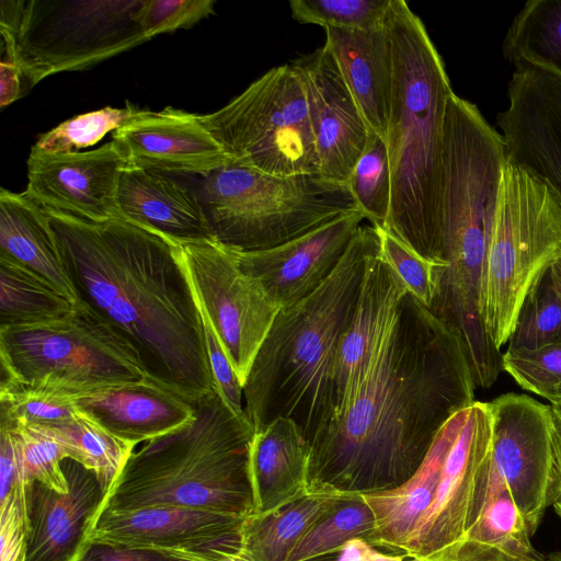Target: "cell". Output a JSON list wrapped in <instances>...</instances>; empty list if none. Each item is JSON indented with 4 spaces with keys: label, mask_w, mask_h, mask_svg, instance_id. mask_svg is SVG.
<instances>
[{
    "label": "cell",
    "mask_w": 561,
    "mask_h": 561,
    "mask_svg": "<svg viewBox=\"0 0 561 561\" xmlns=\"http://www.w3.org/2000/svg\"><path fill=\"white\" fill-rule=\"evenodd\" d=\"M194 404L192 421L131 453L102 510L183 507L238 517L254 513L252 425L216 390Z\"/></svg>",
    "instance_id": "5b68a950"
},
{
    "label": "cell",
    "mask_w": 561,
    "mask_h": 561,
    "mask_svg": "<svg viewBox=\"0 0 561 561\" xmlns=\"http://www.w3.org/2000/svg\"><path fill=\"white\" fill-rule=\"evenodd\" d=\"M144 0H1L7 60L28 88L59 72L90 68L150 38L138 19Z\"/></svg>",
    "instance_id": "9c48e42d"
},
{
    "label": "cell",
    "mask_w": 561,
    "mask_h": 561,
    "mask_svg": "<svg viewBox=\"0 0 561 561\" xmlns=\"http://www.w3.org/2000/svg\"><path fill=\"white\" fill-rule=\"evenodd\" d=\"M374 227L379 237L381 256L404 283L410 295L430 308L440 272L446 265L426 260L383 227Z\"/></svg>",
    "instance_id": "60d3db41"
},
{
    "label": "cell",
    "mask_w": 561,
    "mask_h": 561,
    "mask_svg": "<svg viewBox=\"0 0 561 561\" xmlns=\"http://www.w3.org/2000/svg\"><path fill=\"white\" fill-rule=\"evenodd\" d=\"M341 496L308 493L273 511L247 516L240 553L249 561H287L311 524Z\"/></svg>",
    "instance_id": "83f0119b"
},
{
    "label": "cell",
    "mask_w": 561,
    "mask_h": 561,
    "mask_svg": "<svg viewBox=\"0 0 561 561\" xmlns=\"http://www.w3.org/2000/svg\"><path fill=\"white\" fill-rule=\"evenodd\" d=\"M545 561H561V552L551 553Z\"/></svg>",
    "instance_id": "11a10c76"
},
{
    "label": "cell",
    "mask_w": 561,
    "mask_h": 561,
    "mask_svg": "<svg viewBox=\"0 0 561 561\" xmlns=\"http://www.w3.org/2000/svg\"><path fill=\"white\" fill-rule=\"evenodd\" d=\"M20 485L25 484L14 439L9 427L0 424V504L4 503Z\"/></svg>",
    "instance_id": "bcb514c9"
},
{
    "label": "cell",
    "mask_w": 561,
    "mask_h": 561,
    "mask_svg": "<svg viewBox=\"0 0 561 561\" xmlns=\"http://www.w3.org/2000/svg\"><path fill=\"white\" fill-rule=\"evenodd\" d=\"M404 554L385 553L364 538L347 541L334 561H405Z\"/></svg>",
    "instance_id": "7dc6e473"
},
{
    "label": "cell",
    "mask_w": 561,
    "mask_h": 561,
    "mask_svg": "<svg viewBox=\"0 0 561 561\" xmlns=\"http://www.w3.org/2000/svg\"><path fill=\"white\" fill-rule=\"evenodd\" d=\"M22 72L12 61L1 60L0 62V106L4 108L23 94Z\"/></svg>",
    "instance_id": "681fc988"
},
{
    "label": "cell",
    "mask_w": 561,
    "mask_h": 561,
    "mask_svg": "<svg viewBox=\"0 0 561 561\" xmlns=\"http://www.w3.org/2000/svg\"><path fill=\"white\" fill-rule=\"evenodd\" d=\"M45 210L78 299L125 335L148 377L192 402L215 391L176 242L122 218L90 222Z\"/></svg>",
    "instance_id": "7a4b0ae2"
},
{
    "label": "cell",
    "mask_w": 561,
    "mask_h": 561,
    "mask_svg": "<svg viewBox=\"0 0 561 561\" xmlns=\"http://www.w3.org/2000/svg\"><path fill=\"white\" fill-rule=\"evenodd\" d=\"M0 424L11 431L25 486L36 481L57 492L66 493L68 483L62 461L70 459V453L54 430L5 420H0Z\"/></svg>",
    "instance_id": "e575fe53"
},
{
    "label": "cell",
    "mask_w": 561,
    "mask_h": 561,
    "mask_svg": "<svg viewBox=\"0 0 561 561\" xmlns=\"http://www.w3.org/2000/svg\"><path fill=\"white\" fill-rule=\"evenodd\" d=\"M549 405L551 412V434L557 472V500L559 496H561V405Z\"/></svg>",
    "instance_id": "f907efd6"
},
{
    "label": "cell",
    "mask_w": 561,
    "mask_h": 561,
    "mask_svg": "<svg viewBox=\"0 0 561 561\" xmlns=\"http://www.w3.org/2000/svg\"><path fill=\"white\" fill-rule=\"evenodd\" d=\"M483 501L465 541L497 547L530 561H541L533 548L526 522L506 486L483 478Z\"/></svg>",
    "instance_id": "1f68e13d"
},
{
    "label": "cell",
    "mask_w": 561,
    "mask_h": 561,
    "mask_svg": "<svg viewBox=\"0 0 561 561\" xmlns=\"http://www.w3.org/2000/svg\"><path fill=\"white\" fill-rule=\"evenodd\" d=\"M409 561H417L409 559ZM446 561H530L525 558L512 554L497 547L479 543L476 541H465L457 553Z\"/></svg>",
    "instance_id": "c3c4849f"
},
{
    "label": "cell",
    "mask_w": 561,
    "mask_h": 561,
    "mask_svg": "<svg viewBox=\"0 0 561 561\" xmlns=\"http://www.w3.org/2000/svg\"><path fill=\"white\" fill-rule=\"evenodd\" d=\"M176 245L197 306L243 386L280 307L241 268L232 250L215 240Z\"/></svg>",
    "instance_id": "8fae6325"
},
{
    "label": "cell",
    "mask_w": 561,
    "mask_h": 561,
    "mask_svg": "<svg viewBox=\"0 0 561 561\" xmlns=\"http://www.w3.org/2000/svg\"><path fill=\"white\" fill-rule=\"evenodd\" d=\"M0 393L76 394L148 377L125 335L81 300L55 321L0 327Z\"/></svg>",
    "instance_id": "ba28073f"
},
{
    "label": "cell",
    "mask_w": 561,
    "mask_h": 561,
    "mask_svg": "<svg viewBox=\"0 0 561 561\" xmlns=\"http://www.w3.org/2000/svg\"><path fill=\"white\" fill-rule=\"evenodd\" d=\"M201 119L231 162L277 176L319 174L305 85L293 64L270 69Z\"/></svg>",
    "instance_id": "30bf717a"
},
{
    "label": "cell",
    "mask_w": 561,
    "mask_h": 561,
    "mask_svg": "<svg viewBox=\"0 0 561 561\" xmlns=\"http://www.w3.org/2000/svg\"><path fill=\"white\" fill-rule=\"evenodd\" d=\"M142 108L127 103L125 107L106 106L76 115L38 136L34 149L48 153L76 152L102 140L125 123L136 117Z\"/></svg>",
    "instance_id": "8d00e7d4"
},
{
    "label": "cell",
    "mask_w": 561,
    "mask_h": 561,
    "mask_svg": "<svg viewBox=\"0 0 561 561\" xmlns=\"http://www.w3.org/2000/svg\"><path fill=\"white\" fill-rule=\"evenodd\" d=\"M125 168L207 176L229 162L201 115L174 107L142 110L112 133Z\"/></svg>",
    "instance_id": "d6986e66"
},
{
    "label": "cell",
    "mask_w": 561,
    "mask_h": 561,
    "mask_svg": "<svg viewBox=\"0 0 561 561\" xmlns=\"http://www.w3.org/2000/svg\"><path fill=\"white\" fill-rule=\"evenodd\" d=\"M362 226L333 274L307 298L280 308L243 385L254 433L278 417L293 420L311 447L334 416L336 353L350 325L369 256L379 248Z\"/></svg>",
    "instance_id": "3957f363"
},
{
    "label": "cell",
    "mask_w": 561,
    "mask_h": 561,
    "mask_svg": "<svg viewBox=\"0 0 561 561\" xmlns=\"http://www.w3.org/2000/svg\"><path fill=\"white\" fill-rule=\"evenodd\" d=\"M203 201L215 240L237 252L278 247L357 209L346 185L320 174L277 176L231 161L204 178Z\"/></svg>",
    "instance_id": "52a82bcc"
},
{
    "label": "cell",
    "mask_w": 561,
    "mask_h": 561,
    "mask_svg": "<svg viewBox=\"0 0 561 561\" xmlns=\"http://www.w3.org/2000/svg\"><path fill=\"white\" fill-rule=\"evenodd\" d=\"M503 54L515 69L537 68L561 77V0H530L514 18Z\"/></svg>",
    "instance_id": "f1b7e54d"
},
{
    "label": "cell",
    "mask_w": 561,
    "mask_h": 561,
    "mask_svg": "<svg viewBox=\"0 0 561 561\" xmlns=\"http://www.w3.org/2000/svg\"><path fill=\"white\" fill-rule=\"evenodd\" d=\"M474 389L460 334L408 291L358 393L310 447L308 493L402 485Z\"/></svg>",
    "instance_id": "6da1fadb"
},
{
    "label": "cell",
    "mask_w": 561,
    "mask_h": 561,
    "mask_svg": "<svg viewBox=\"0 0 561 561\" xmlns=\"http://www.w3.org/2000/svg\"><path fill=\"white\" fill-rule=\"evenodd\" d=\"M556 513L561 518V496H559L552 504Z\"/></svg>",
    "instance_id": "db71d44e"
},
{
    "label": "cell",
    "mask_w": 561,
    "mask_h": 561,
    "mask_svg": "<svg viewBox=\"0 0 561 561\" xmlns=\"http://www.w3.org/2000/svg\"><path fill=\"white\" fill-rule=\"evenodd\" d=\"M245 517L183 507L102 510L89 540L203 553L214 549H241Z\"/></svg>",
    "instance_id": "ffe728a7"
},
{
    "label": "cell",
    "mask_w": 561,
    "mask_h": 561,
    "mask_svg": "<svg viewBox=\"0 0 561 561\" xmlns=\"http://www.w3.org/2000/svg\"><path fill=\"white\" fill-rule=\"evenodd\" d=\"M508 106L497 114L507 160L545 180L561 196V77L515 69Z\"/></svg>",
    "instance_id": "2e32d148"
},
{
    "label": "cell",
    "mask_w": 561,
    "mask_h": 561,
    "mask_svg": "<svg viewBox=\"0 0 561 561\" xmlns=\"http://www.w3.org/2000/svg\"><path fill=\"white\" fill-rule=\"evenodd\" d=\"M550 273L552 283L561 296V259L557 260L550 265Z\"/></svg>",
    "instance_id": "f5cc1de1"
},
{
    "label": "cell",
    "mask_w": 561,
    "mask_h": 561,
    "mask_svg": "<svg viewBox=\"0 0 561 561\" xmlns=\"http://www.w3.org/2000/svg\"><path fill=\"white\" fill-rule=\"evenodd\" d=\"M333 55L370 131L386 141L392 98V53L386 23L359 31L325 27Z\"/></svg>",
    "instance_id": "cb8c5ba5"
},
{
    "label": "cell",
    "mask_w": 561,
    "mask_h": 561,
    "mask_svg": "<svg viewBox=\"0 0 561 561\" xmlns=\"http://www.w3.org/2000/svg\"><path fill=\"white\" fill-rule=\"evenodd\" d=\"M79 411L115 437L136 446L195 417V404L146 377L69 394Z\"/></svg>",
    "instance_id": "7402d4cb"
},
{
    "label": "cell",
    "mask_w": 561,
    "mask_h": 561,
    "mask_svg": "<svg viewBox=\"0 0 561 561\" xmlns=\"http://www.w3.org/2000/svg\"><path fill=\"white\" fill-rule=\"evenodd\" d=\"M346 186L357 209L371 226L385 227L391 203V172L386 141L369 131Z\"/></svg>",
    "instance_id": "d590c367"
},
{
    "label": "cell",
    "mask_w": 561,
    "mask_h": 561,
    "mask_svg": "<svg viewBox=\"0 0 561 561\" xmlns=\"http://www.w3.org/2000/svg\"><path fill=\"white\" fill-rule=\"evenodd\" d=\"M203 559L205 561H249L240 551L227 549H215L209 553L203 554Z\"/></svg>",
    "instance_id": "816d5d0a"
},
{
    "label": "cell",
    "mask_w": 561,
    "mask_h": 561,
    "mask_svg": "<svg viewBox=\"0 0 561 561\" xmlns=\"http://www.w3.org/2000/svg\"><path fill=\"white\" fill-rule=\"evenodd\" d=\"M25 485L0 504V561H24L27 539Z\"/></svg>",
    "instance_id": "ee69618b"
},
{
    "label": "cell",
    "mask_w": 561,
    "mask_h": 561,
    "mask_svg": "<svg viewBox=\"0 0 561 561\" xmlns=\"http://www.w3.org/2000/svg\"><path fill=\"white\" fill-rule=\"evenodd\" d=\"M213 0H144L138 12L145 34L152 37L188 28L214 13Z\"/></svg>",
    "instance_id": "b9f144b4"
},
{
    "label": "cell",
    "mask_w": 561,
    "mask_h": 561,
    "mask_svg": "<svg viewBox=\"0 0 561 561\" xmlns=\"http://www.w3.org/2000/svg\"><path fill=\"white\" fill-rule=\"evenodd\" d=\"M363 219L356 209L278 247L233 252L241 268L272 300L288 307L310 296L333 274Z\"/></svg>",
    "instance_id": "e0dca14e"
},
{
    "label": "cell",
    "mask_w": 561,
    "mask_h": 561,
    "mask_svg": "<svg viewBox=\"0 0 561 561\" xmlns=\"http://www.w3.org/2000/svg\"><path fill=\"white\" fill-rule=\"evenodd\" d=\"M199 314L205 333L206 351L215 389L222 401L236 415L247 417L243 403V386L226 355L209 320L201 310Z\"/></svg>",
    "instance_id": "7bdbcfd3"
},
{
    "label": "cell",
    "mask_w": 561,
    "mask_h": 561,
    "mask_svg": "<svg viewBox=\"0 0 561 561\" xmlns=\"http://www.w3.org/2000/svg\"><path fill=\"white\" fill-rule=\"evenodd\" d=\"M0 255L30 268L72 301H79L49 217L25 192L0 190Z\"/></svg>",
    "instance_id": "4316f807"
},
{
    "label": "cell",
    "mask_w": 561,
    "mask_h": 561,
    "mask_svg": "<svg viewBox=\"0 0 561 561\" xmlns=\"http://www.w3.org/2000/svg\"><path fill=\"white\" fill-rule=\"evenodd\" d=\"M125 162L111 140L88 151L48 153L32 147L25 193L45 208L90 222L119 218L117 190Z\"/></svg>",
    "instance_id": "5bb4252c"
},
{
    "label": "cell",
    "mask_w": 561,
    "mask_h": 561,
    "mask_svg": "<svg viewBox=\"0 0 561 561\" xmlns=\"http://www.w3.org/2000/svg\"><path fill=\"white\" fill-rule=\"evenodd\" d=\"M376 529L375 514L364 495H342L311 524L287 561H317L336 556L352 539L364 538L370 542Z\"/></svg>",
    "instance_id": "4dcf8cb0"
},
{
    "label": "cell",
    "mask_w": 561,
    "mask_h": 561,
    "mask_svg": "<svg viewBox=\"0 0 561 561\" xmlns=\"http://www.w3.org/2000/svg\"><path fill=\"white\" fill-rule=\"evenodd\" d=\"M76 305L30 268L0 255V327L55 321Z\"/></svg>",
    "instance_id": "f546056e"
},
{
    "label": "cell",
    "mask_w": 561,
    "mask_h": 561,
    "mask_svg": "<svg viewBox=\"0 0 561 561\" xmlns=\"http://www.w3.org/2000/svg\"><path fill=\"white\" fill-rule=\"evenodd\" d=\"M78 413L72 398L65 392L20 388L0 393V420L12 423L56 427Z\"/></svg>",
    "instance_id": "ab89813d"
},
{
    "label": "cell",
    "mask_w": 561,
    "mask_h": 561,
    "mask_svg": "<svg viewBox=\"0 0 561 561\" xmlns=\"http://www.w3.org/2000/svg\"><path fill=\"white\" fill-rule=\"evenodd\" d=\"M293 65L305 85L319 174L346 185L370 129L325 45Z\"/></svg>",
    "instance_id": "9a60e30c"
},
{
    "label": "cell",
    "mask_w": 561,
    "mask_h": 561,
    "mask_svg": "<svg viewBox=\"0 0 561 561\" xmlns=\"http://www.w3.org/2000/svg\"><path fill=\"white\" fill-rule=\"evenodd\" d=\"M309 458V444L290 419L278 417L255 432L249 453L254 513L308 494Z\"/></svg>",
    "instance_id": "d4e9b609"
},
{
    "label": "cell",
    "mask_w": 561,
    "mask_h": 561,
    "mask_svg": "<svg viewBox=\"0 0 561 561\" xmlns=\"http://www.w3.org/2000/svg\"><path fill=\"white\" fill-rule=\"evenodd\" d=\"M386 26L392 53V98L386 137L391 203L385 229L428 261L443 253L444 128L455 93L422 20L391 0Z\"/></svg>",
    "instance_id": "277c9868"
},
{
    "label": "cell",
    "mask_w": 561,
    "mask_h": 561,
    "mask_svg": "<svg viewBox=\"0 0 561 561\" xmlns=\"http://www.w3.org/2000/svg\"><path fill=\"white\" fill-rule=\"evenodd\" d=\"M117 207L119 218L176 243L215 240L199 198L158 172L124 168L118 182Z\"/></svg>",
    "instance_id": "603a6c76"
},
{
    "label": "cell",
    "mask_w": 561,
    "mask_h": 561,
    "mask_svg": "<svg viewBox=\"0 0 561 561\" xmlns=\"http://www.w3.org/2000/svg\"><path fill=\"white\" fill-rule=\"evenodd\" d=\"M51 428L68 448L70 459L92 470L108 494L135 446L115 437L81 411Z\"/></svg>",
    "instance_id": "d6a6232c"
},
{
    "label": "cell",
    "mask_w": 561,
    "mask_h": 561,
    "mask_svg": "<svg viewBox=\"0 0 561 561\" xmlns=\"http://www.w3.org/2000/svg\"><path fill=\"white\" fill-rule=\"evenodd\" d=\"M451 433L449 419L419 469L402 485L363 494L376 517L377 529L369 542L374 547L405 553L434 503Z\"/></svg>",
    "instance_id": "484cf974"
},
{
    "label": "cell",
    "mask_w": 561,
    "mask_h": 561,
    "mask_svg": "<svg viewBox=\"0 0 561 561\" xmlns=\"http://www.w3.org/2000/svg\"><path fill=\"white\" fill-rule=\"evenodd\" d=\"M561 341V296L546 268L526 291L508 336L507 350L533 351Z\"/></svg>",
    "instance_id": "836d02e7"
},
{
    "label": "cell",
    "mask_w": 561,
    "mask_h": 561,
    "mask_svg": "<svg viewBox=\"0 0 561 561\" xmlns=\"http://www.w3.org/2000/svg\"><path fill=\"white\" fill-rule=\"evenodd\" d=\"M488 403L492 434L485 477L506 486L533 537L557 497L550 405L518 393Z\"/></svg>",
    "instance_id": "7c38bea8"
},
{
    "label": "cell",
    "mask_w": 561,
    "mask_h": 561,
    "mask_svg": "<svg viewBox=\"0 0 561 561\" xmlns=\"http://www.w3.org/2000/svg\"><path fill=\"white\" fill-rule=\"evenodd\" d=\"M391 0H291L294 20L323 28L370 31L386 23Z\"/></svg>",
    "instance_id": "74e56055"
},
{
    "label": "cell",
    "mask_w": 561,
    "mask_h": 561,
    "mask_svg": "<svg viewBox=\"0 0 561 561\" xmlns=\"http://www.w3.org/2000/svg\"><path fill=\"white\" fill-rule=\"evenodd\" d=\"M502 365L523 389L561 405V341L533 351L506 350Z\"/></svg>",
    "instance_id": "f35d334b"
},
{
    "label": "cell",
    "mask_w": 561,
    "mask_h": 561,
    "mask_svg": "<svg viewBox=\"0 0 561 561\" xmlns=\"http://www.w3.org/2000/svg\"><path fill=\"white\" fill-rule=\"evenodd\" d=\"M78 561H204L193 553L88 540Z\"/></svg>",
    "instance_id": "f6af8a7d"
},
{
    "label": "cell",
    "mask_w": 561,
    "mask_h": 561,
    "mask_svg": "<svg viewBox=\"0 0 561 561\" xmlns=\"http://www.w3.org/2000/svg\"><path fill=\"white\" fill-rule=\"evenodd\" d=\"M559 259L560 194L507 160L486 227L481 287V318L496 348L507 343L530 285Z\"/></svg>",
    "instance_id": "8992f818"
},
{
    "label": "cell",
    "mask_w": 561,
    "mask_h": 561,
    "mask_svg": "<svg viewBox=\"0 0 561 561\" xmlns=\"http://www.w3.org/2000/svg\"><path fill=\"white\" fill-rule=\"evenodd\" d=\"M66 493L41 482L25 486L27 539L24 561H78L107 493L98 476L65 459Z\"/></svg>",
    "instance_id": "ac0fdd59"
},
{
    "label": "cell",
    "mask_w": 561,
    "mask_h": 561,
    "mask_svg": "<svg viewBox=\"0 0 561 561\" xmlns=\"http://www.w3.org/2000/svg\"><path fill=\"white\" fill-rule=\"evenodd\" d=\"M453 433L434 503L404 556L417 561L451 559L477 517L480 482L492 434L488 402L474 401L451 417Z\"/></svg>",
    "instance_id": "4fadbf2b"
},
{
    "label": "cell",
    "mask_w": 561,
    "mask_h": 561,
    "mask_svg": "<svg viewBox=\"0 0 561 561\" xmlns=\"http://www.w3.org/2000/svg\"><path fill=\"white\" fill-rule=\"evenodd\" d=\"M407 293L404 283L381 256L379 245L368 259L352 321L337 348L333 421L358 393Z\"/></svg>",
    "instance_id": "44dd1931"
}]
</instances>
